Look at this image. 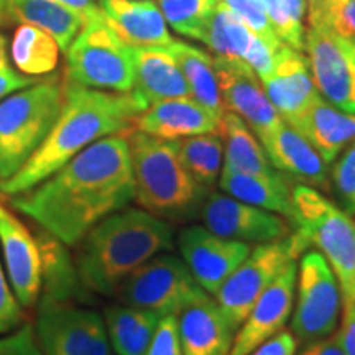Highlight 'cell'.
<instances>
[{"mask_svg": "<svg viewBox=\"0 0 355 355\" xmlns=\"http://www.w3.org/2000/svg\"><path fill=\"white\" fill-rule=\"evenodd\" d=\"M135 194L127 133L94 141L51 176L12 196V206L74 247L102 219L123 209Z\"/></svg>", "mask_w": 355, "mask_h": 355, "instance_id": "6da1fadb", "label": "cell"}, {"mask_svg": "<svg viewBox=\"0 0 355 355\" xmlns=\"http://www.w3.org/2000/svg\"><path fill=\"white\" fill-rule=\"evenodd\" d=\"M146 105L133 92H105L64 81V102L51 132L15 175L0 181V193L17 196L51 176L86 146L127 133Z\"/></svg>", "mask_w": 355, "mask_h": 355, "instance_id": "7a4b0ae2", "label": "cell"}, {"mask_svg": "<svg viewBox=\"0 0 355 355\" xmlns=\"http://www.w3.org/2000/svg\"><path fill=\"white\" fill-rule=\"evenodd\" d=\"M79 245L76 270L87 290L114 295L139 266L175 247L171 225L145 209L123 207L96 224Z\"/></svg>", "mask_w": 355, "mask_h": 355, "instance_id": "3957f363", "label": "cell"}, {"mask_svg": "<svg viewBox=\"0 0 355 355\" xmlns=\"http://www.w3.org/2000/svg\"><path fill=\"white\" fill-rule=\"evenodd\" d=\"M130 145L135 201L141 209L168 220H189L201 211L209 191L189 175L176 140H163L132 128Z\"/></svg>", "mask_w": 355, "mask_h": 355, "instance_id": "277c9868", "label": "cell"}, {"mask_svg": "<svg viewBox=\"0 0 355 355\" xmlns=\"http://www.w3.org/2000/svg\"><path fill=\"white\" fill-rule=\"evenodd\" d=\"M64 81L50 76L0 101V181L15 175L60 117Z\"/></svg>", "mask_w": 355, "mask_h": 355, "instance_id": "5b68a950", "label": "cell"}, {"mask_svg": "<svg viewBox=\"0 0 355 355\" xmlns=\"http://www.w3.org/2000/svg\"><path fill=\"white\" fill-rule=\"evenodd\" d=\"M293 224L308 245H316L331 265L344 304L355 291V222L345 211L308 184L291 191Z\"/></svg>", "mask_w": 355, "mask_h": 355, "instance_id": "8992f818", "label": "cell"}, {"mask_svg": "<svg viewBox=\"0 0 355 355\" xmlns=\"http://www.w3.org/2000/svg\"><path fill=\"white\" fill-rule=\"evenodd\" d=\"M66 81L101 91L133 89L130 46L112 32L104 15L86 21L66 50Z\"/></svg>", "mask_w": 355, "mask_h": 355, "instance_id": "52a82bcc", "label": "cell"}, {"mask_svg": "<svg viewBox=\"0 0 355 355\" xmlns=\"http://www.w3.org/2000/svg\"><path fill=\"white\" fill-rule=\"evenodd\" d=\"M122 304L178 316L184 308L209 296L180 257L159 254L132 272L114 293Z\"/></svg>", "mask_w": 355, "mask_h": 355, "instance_id": "ba28073f", "label": "cell"}, {"mask_svg": "<svg viewBox=\"0 0 355 355\" xmlns=\"http://www.w3.org/2000/svg\"><path fill=\"white\" fill-rule=\"evenodd\" d=\"M309 245L298 232L278 242L260 243L216 293V303L235 332L245 321L257 300L290 261L296 260Z\"/></svg>", "mask_w": 355, "mask_h": 355, "instance_id": "9c48e42d", "label": "cell"}, {"mask_svg": "<svg viewBox=\"0 0 355 355\" xmlns=\"http://www.w3.org/2000/svg\"><path fill=\"white\" fill-rule=\"evenodd\" d=\"M296 309L291 331L298 344L309 345L334 334L340 313V286L319 252H304L296 279Z\"/></svg>", "mask_w": 355, "mask_h": 355, "instance_id": "30bf717a", "label": "cell"}, {"mask_svg": "<svg viewBox=\"0 0 355 355\" xmlns=\"http://www.w3.org/2000/svg\"><path fill=\"white\" fill-rule=\"evenodd\" d=\"M37 339L44 355H109L104 318L71 301L42 300Z\"/></svg>", "mask_w": 355, "mask_h": 355, "instance_id": "8fae6325", "label": "cell"}, {"mask_svg": "<svg viewBox=\"0 0 355 355\" xmlns=\"http://www.w3.org/2000/svg\"><path fill=\"white\" fill-rule=\"evenodd\" d=\"M304 48L318 91L334 107L355 114V44L331 26H309Z\"/></svg>", "mask_w": 355, "mask_h": 355, "instance_id": "7c38bea8", "label": "cell"}, {"mask_svg": "<svg viewBox=\"0 0 355 355\" xmlns=\"http://www.w3.org/2000/svg\"><path fill=\"white\" fill-rule=\"evenodd\" d=\"M199 216L204 227L230 241L270 243L283 241L291 234V222L283 216L239 201L229 194H207Z\"/></svg>", "mask_w": 355, "mask_h": 355, "instance_id": "4fadbf2b", "label": "cell"}, {"mask_svg": "<svg viewBox=\"0 0 355 355\" xmlns=\"http://www.w3.org/2000/svg\"><path fill=\"white\" fill-rule=\"evenodd\" d=\"M214 69L224 107L252 127L261 144L283 122L261 89L255 71L243 60L217 56Z\"/></svg>", "mask_w": 355, "mask_h": 355, "instance_id": "5bb4252c", "label": "cell"}, {"mask_svg": "<svg viewBox=\"0 0 355 355\" xmlns=\"http://www.w3.org/2000/svg\"><path fill=\"white\" fill-rule=\"evenodd\" d=\"M176 243L191 275L211 295H216L252 250L250 243L224 239L202 225L181 230Z\"/></svg>", "mask_w": 355, "mask_h": 355, "instance_id": "9a60e30c", "label": "cell"}, {"mask_svg": "<svg viewBox=\"0 0 355 355\" xmlns=\"http://www.w3.org/2000/svg\"><path fill=\"white\" fill-rule=\"evenodd\" d=\"M296 279H298V266L293 260L257 300L245 321L235 332L229 355H248L261 343L268 340L285 327L293 313Z\"/></svg>", "mask_w": 355, "mask_h": 355, "instance_id": "2e32d148", "label": "cell"}, {"mask_svg": "<svg viewBox=\"0 0 355 355\" xmlns=\"http://www.w3.org/2000/svg\"><path fill=\"white\" fill-rule=\"evenodd\" d=\"M3 268L21 308H32L42 293V252L37 237L15 217L0 219Z\"/></svg>", "mask_w": 355, "mask_h": 355, "instance_id": "e0dca14e", "label": "cell"}, {"mask_svg": "<svg viewBox=\"0 0 355 355\" xmlns=\"http://www.w3.org/2000/svg\"><path fill=\"white\" fill-rule=\"evenodd\" d=\"M266 96L283 121L291 122L319 97L303 53L282 43L275 56L273 73L261 81Z\"/></svg>", "mask_w": 355, "mask_h": 355, "instance_id": "ac0fdd59", "label": "cell"}, {"mask_svg": "<svg viewBox=\"0 0 355 355\" xmlns=\"http://www.w3.org/2000/svg\"><path fill=\"white\" fill-rule=\"evenodd\" d=\"M222 119L193 97L162 101L144 110L133 128L163 140H180L201 133H219Z\"/></svg>", "mask_w": 355, "mask_h": 355, "instance_id": "d6986e66", "label": "cell"}, {"mask_svg": "<svg viewBox=\"0 0 355 355\" xmlns=\"http://www.w3.org/2000/svg\"><path fill=\"white\" fill-rule=\"evenodd\" d=\"M133 94L146 105L191 97L183 71L165 46H130Z\"/></svg>", "mask_w": 355, "mask_h": 355, "instance_id": "ffe728a7", "label": "cell"}, {"mask_svg": "<svg viewBox=\"0 0 355 355\" xmlns=\"http://www.w3.org/2000/svg\"><path fill=\"white\" fill-rule=\"evenodd\" d=\"M178 336L183 355H229L235 329L211 296L178 314Z\"/></svg>", "mask_w": 355, "mask_h": 355, "instance_id": "44dd1931", "label": "cell"}, {"mask_svg": "<svg viewBox=\"0 0 355 355\" xmlns=\"http://www.w3.org/2000/svg\"><path fill=\"white\" fill-rule=\"evenodd\" d=\"M263 148L273 168L301 184L329 189V170L318 150L301 133L283 121L266 139Z\"/></svg>", "mask_w": 355, "mask_h": 355, "instance_id": "7402d4cb", "label": "cell"}, {"mask_svg": "<svg viewBox=\"0 0 355 355\" xmlns=\"http://www.w3.org/2000/svg\"><path fill=\"white\" fill-rule=\"evenodd\" d=\"M112 32L128 46H166L173 42L163 13L152 0H99Z\"/></svg>", "mask_w": 355, "mask_h": 355, "instance_id": "603a6c76", "label": "cell"}, {"mask_svg": "<svg viewBox=\"0 0 355 355\" xmlns=\"http://www.w3.org/2000/svg\"><path fill=\"white\" fill-rule=\"evenodd\" d=\"M288 123L318 150L326 163L334 162L345 146L355 140V114L343 112L321 96Z\"/></svg>", "mask_w": 355, "mask_h": 355, "instance_id": "cb8c5ba5", "label": "cell"}, {"mask_svg": "<svg viewBox=\"0 0 355 355\" xmlns=\"http://www.w3.org/2000/svg\"><path fill=\"white\" fill-rule=\"evenodd\" d=\"M219 186L225 194L260 209L275 212L293 222V198L283 175L260 176L222 168Z\"/></svg>", "mask_w": 355, "mask_h": 355, "instance_id": "d4e9b609", "label": "cell"}, {"mask_svg": "<svg viewBox=\"0 0 355 355\" xmlns=\"http://www.w3.org/2000/svg\"><path fill=\"white\" fill-rule=\"evenodd\" d=\"M162 316L155 311L114 304L104 311L109 343L117 355H145Z\"/></svg>", "mask_w": 355, "mask_h": 355, "instance_id": "484cf974", "label": "cell"}, {"mask_svg": "<svg viewBox=\"0 0 355 355\" xmlns=\"http://www.w3.org/2000/svg\"><path fill=\"white\" fill-rule=\"evenodd\" d=\"M219 135L224 139L225 145L222 168L230 171L270 178L282 175L270 163L263 145L259 144L254 133L250 132V128L247 127V123L239 115H235L234 112L224 114Z\"/></svg>", "mask_w": 355, "mask_h": 355, "instance_id": "4316f807", "label": "cell"}, {"mask_svg": "<svg viewBox=\"0 0 355 355\" xmlns=\"http://www.w3.org/2000/svg\"><path fill=\"white\" fill-rule=\"evenodd\" d=\"M13 21L33 25L50 33L66 51L84 26V17L56 0H8Z\"/></svg>", "mask_w": 355, "mask_h": 355, "instance_id": "83f0119b", "label": "cell"}, {"mask_svg": "<svg viewBox=\"0 0 355 355\" xmlns=\"http://www.w3.org/2000/svg\"><path fill=\"white\" fill-rule=\"evenodd\" d=\"M165 48L183 71L193 99L211 110L216 117H224L225 107L217 84L214 60L207 53L183 42H171Z\"/></svg>", "mask_w": 355, "mask_h": 355, "instance_id": "f1b7e54d", "label": "cell"}, {"mask_svg": "<svg viewBox=\"0 0 355 355\" xmlns=\"http://www.w3.org/2000/svg\"><path fill=\"white\" fill-rule=\"evenodd\" d=\"M40 252H42V273H43V298L51 301H71L78 295L79 279L76 265L66 252L64 243L44 232L37 237Z\"/></svg>", "mask_w": 355, "mask_h": 355, "instance_id": "f546056e", "label": "cell"}, {"mask_svg": "<svg viewBox=\"0 0 355 355\" xmlns=\"http://www.w3.org/2000/svg\"><path fill=\"white\" fill-rule=\"evenodd\" d=\"M10 55L21 74L37 78L55 71L60 60V46L50 33L38 26L21 24L13 32Z\"/></svg>", "mask_w": 355, "mask_h": 355, "instance_id": "4dcf8cb0", "label": "cell"}, {"mask_svg": "<svg viewBox=\"0 0 355 355\" xmlns=\"http://www.w3.org/2000/svg\"><path fill=\"white\" fill-rule=\"evenodd\" d=\"M181 163L196 183L209 191L219 181L224 145L219 133H201L176 140Z\"/></svg>", "mask_w": 355, "mask_h": 355, "instance_id": "1f68e13d", "label": "cell"}, {"mask_svg": "<svg viewBox=\"0 0 355 355\" xmlns=\"http://www.w3.org/2000/svg\"><path fill=\"white\" fill-rule=\"evenodd\" d=\"M254 35L224 2H217L199 40L222 58L243 60Z\"/></svg>", "mask_w": 355, "mask_h": 355, "instance_id": "d6a6232c", "label": "cell"}, {"mask_svg": "<svg viewBox=\"0 0 355 355\" xmlns=\"http://www.w3.org/2000/svg\"><path fill=\"white\" fill-rule=\"evenodd\" d=\"M219 0H158L163 17L178 33L199 40Z\"/></svg>", "mask_w": 355, "mask_h": 355, "instance_id": "836d02e7", "label": "cell"}, {"mask_svg": "<svg viewBox=\"0 0 355 355\" xmlns=\"http://www.w3.org/2000/svg\"><path fill=\"white\" fill-rule=\"evenodd\" d=\"M332 191L344 206V209L355 214V140L350 141L336 162L331 173Z\"/></svg>", "mask_w": 355, "mask_h": 355, "instance_id": "e575fe53", "label": "cell"}, {"mask_svg": "<svg viewBox=\"0 0 355 355\" xmlns=\"http://www.w3.org/2000/svg\"><path fill=\"white\" fill-rule=\"evenodd\" d=\"M263 6L266 15H268L272 26L279 38V42L295 48V50L303 51V25L296 24L293 20L290 10L285 0H260Z\"/></svg>", "mask_w": 355, "mask_h": 355, "instance_id": "d590c367", "label": "cell"}, {"mask_svg": "<svg viewBox=\"0 0 355 355\" xmlns=\"http://www.w3.org/2000/svg\"><path fill=\"white\" fill-rule=\"evenodd\" d=\"M220 2H224L255 35L273 44L282 43L260 0H220Z\"/></svg>", "mask_w": 355, "mask_h": 355, "instance_id": "8d00e7d4", "label": "cell"}, {"mask_svg": "<svg viewBox=\"0 0 355 355\" xmlns=\"http://www.w3.org/2000/svg\"><path fill=\"white\" fill-rule=\"evenodd\" d=\"M0 355H44L30 322L0 336Z\"/></svg>", "mask_w": 355, "mask_h": 355, "instance_id": "74e56055", "label": "cell"}, {"mask_svg": "<svg viewBox=\"0 0 355 355\" xmlns=\"http://www.w3.org/2000/svg\"><path fill=\"white\" fill-rule=\"evenodd\" d=\"M20 324H24V311L19 300L13 296L6 268L0 261V336L17 329Z\"/></svg>", "mask_w": 355, "mask_h": 355, "instance_id": "f35d334b", "label": "cell"}, {"mask_svg": "<svg viewBox=\"0 0 355 355\" xmlns=\"http://www.w3.org/2000/svg\"><path fill=\"white\" fill-rule=\"evenodd\" d=\"M145 355H183L178 336V316H163Z\"/></svg>", "mask_w": 355, "mask_h": 355, "instance_id": "ab89813d", "label": "cell"}, {"mask_svg": "<svg viewBox=\"0 0 355 355\" xmlns=\"http://www.w3.org/2000/svg\"><path fill=\"white\" fill-rule=\"evenodd\" d=\"M329 26L339 37L355 44V0H336Z\"/></svg>", "mask_w": 355, "mask_h": 355, "instance_id": "60d3db41", "label": "cell"}, {"mask_svg": "<svg viewBox=\"0 0 355 355\" xmlns=\"http://www.w3.org/2000/svg\"><path fill=\"white\" fill-rule=\"evenodd\" d=\"M296 350H298L296 337L290 331L282 329L268 340L261 343L248 355H296Z\"/></svg>", "mask_w": 355, "mask_h": 355, "instance_id": "b9f144b4", "label": "cell"}, {"mask_svg": "<svg viewBox=\"0 0 355 355\" xmlns=\"http://www.w3.org/2000/svg\"><path fill=\"white\" fill-rule=\"evenodd\" d=\"M344 355H355V304H344L340 329L336 332Z\"/></svg>", "mask_w": 355, "mask_h": 355, "instance_id": "7bdbcfd3", "label": "cell"}, {"mask_svg": "<svg viewBox=\"0 0 355 355\" xmlns=\"http://www.w3.org/2000/svg\"><path fill=\"white\" fill-rule=\"evenodd\" d=\"M35 83H38V79L17 73L8 64L2 66L0 68V101L12 92L32 86Z\"/></svg>", "mask_w": 355, "mask_h": 355, "instance_id": "ee69618b", "label": "cell"}, {"mask_svg": "<svg viewBox=\"0 0 355 355\" xmlns=\"http://www.w3.org/2000/svg\"><path fill=\"white\" fill-rule=\"evenodd\" d=\"M336 0H308L311 26H329L331 10Z\"/></svg>", "mask_w": 355, "mask_h": 355, "instance_id": "f6af8a7d", "label": "cell"}, {"mask_svg": "<svg viewBox=\"0 0 355 355\" xmlns=\"http://www.w3.org/2000/svg\"><path fill=\"white\" fill-rule=\"evenodd\" d=\"M300 355H344V352L340 349L339 339H337V334L334 332V334L324 337L318 343L304 345Z\"/></svg>", "mask_w": 355, "mask_h": 355, "instance_id": "bcb514c9", "label": "cell"}, {"mask_svg": "<svg viewBox=\"0 0 355 355\" xmlns=\"http://www.w3.org/2000/svg\"><path fill=\"white\" fill-rule=\"evenodd\" d=\"M56 2L63 3V6L79 12L86 21L102 17V10L96 3V0H56ZM86 21H84V24H86Z\"/></svg>", "mask_w": 355, "mask_h": 355, "instance_id": "7dc6e473", "label": "cell"}, {"mask_svg": "<svg viewBox=\"0 0 355 355\" xmlns=\"http://www.w3.org/2000/svg\"><path fill=\"white\" fill-rule=\"evenodd\" d=\"M288 10H290L293 20L296 24L303 25V15H304V0H285Z\"/></svg>", "mask_w": 355, "mask_h": 355, "instance_id": "c3c4849f", "label": "cell"}, {"mask_svg": "<svg viewBox=\"0 0 355 355\" xmlns=\"http://www.w3.org/2000/svg\"><path fill=\"white\" fill-rule=\"evenodd\" d=\"M12 15L10 8H8V0H0V26L12 25Z\"/></svg>", "mask_w": 355, "mask_h": 355, "instance_id": "681fc988", "label": "cell"}, {"mask_svg": "<svg viewBox=\"0 0 355 355\" xmlns=\"http://www.w3.org/2000/svg\"><path fill=\"white\" fill-rule=\"evenodd\" d=\"M8 60H7V40L0 33V68L2 66H7Z\"/></svg>", "mask_w": 355, "mask_h": 355, "instance_id": "f907efd6", "label": "cell"}, {"mask_svg": "<svg viewBox=\"0 0 355 355\" xmlns=\"http://www.w3.org/2000/svg\"><path fill=\"white\" fill-rule=\"evenodd\" d=\"M2 201H3V198H2V193H0V219H3V217L10 216V214H8V211L6 209V207H3Z\"/></svg>", "mask_w": 355, "mask_h": 355, "instance_id": "816d5d0a", "label": "cell"}, {"mask_svg": "<svg viewBox=\"0 0 355 355\" xmlns=\"http://www.w3.org/2000/svg\"><path fill=\"white\" fill-rule=\"evenodd\" d=\"M350 303L355 304V291H354V298H352V301H350ZM350 303H347V304H350Z\"/></svg>", "mask_w": 355, "mask_h": 355, "instance_id": "f5cc1de1", "label": "cell"}]
</instances>
